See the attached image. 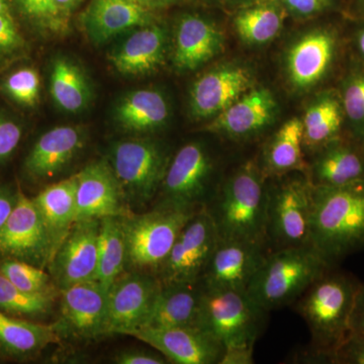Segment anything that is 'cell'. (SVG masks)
<instances>
[{"mask_svg":"<svg viewBox=\"0 0 364 364\" xmlns=\"http://www.w3.org/2000/svg\"><path fill=\"white\" fill-rule=\"evenodd\" d=\"M133 1L145 7V9H150V11H156L158 9L173 6L181 0H133Z\"/></svg>","mask_w":364,"mask_h":364,"instance_id":"cell-49","label":"cell"},{"mask_svg":"<svg viewBox=\"0 0 364 364\" xmlns=\"http://www.w3.org/2000/svg\"><path fill=\"white\" fill-rule=\"evenodd\" d=\"M200 208L162 200L145 214L131 213L122 217L127 264L138 272L157 275L182 229Z\"/></svg>","mask_w":364,"mask_h":364,"instance_id":"cell-5","label":"cell"},{"mask_svg":"<svg viewBox=\"0 0 364 364\" xmlns=\"http://www.w3.org/2000/svg\"><path fill=\"white\" fill-rule=\"evenodd\" d=\"M306 168L303 121L294 117L282 124L267 144L260 169L265 176L304 172Z\"/></svg>","mask_w":364,"mask_h":364,"instance_id":"cell-29","label":"cell"},{"mask_svg":"<svg viewBox=\"0 0 364 364\" xmlns=\"http://www.w3.org/2000/svg\"><path fill=\"white\" fill-rule=\"evenodd\" d=\"M41 79L33 68H21L13 72L2 83L7 97L25 107H35L39 102Z\"/></svg>","mask_w":364,"mask_h":364,"instance_id":"cell-38","label":"cell"},{"mask_svg":"<svg viewBox=\"0 0 364 364\" xmlns=\"http://www.w3.org/2000/svg\"><path fill=\"white\" fill-rule=\"evenodd\" d=\"M351 331L364 334V284H360L354 301L350 318Z\"/></svg>","mask_w":364,"mask_h":364,"instance_id":"cell-45","label":"cell"},{"mask_svg":"<svg viewBox=\"0 0 364 364\" xmlns=\"http://www.w3.org/2000/svg\"><path fill=\"white\" fill-rule=\"evenodd\" d=\"M18 202V195H14L9 188L0 186V228L4 226L13 213Z\"/></svg>","mask_w":364,"mask_h":364,"instance_id":"cell-47","label":"cell"},{"mask_svg":"<svg viewBox=\"0 0 364 364\" xmlns=\"http://www.w3.org/2000/svg\"><path fill=\"white\" fill-rule=\"evenodd\" d=\"M313 189L305 177L286 179L267 188V249L312 246Z\"/></svg>","mask_w":364,"mask_h":364,"instance_id":"cell-6","label":"cell"},{"mask_svg":"<svg viewBox=\"0 0 364 364\" xmlns=\"http://www.w3.org/2000/svg\"><path fill=\"white\" fill-rule=\"evenodd\" d=\"M56 246L33 200L18 191V202L0 228V257L49 267Z\"/></svg>","mask_w":364,"mask_h":364,"instance_id":"cell-10","label":"cell"},{"mask_svg":"<svg viewBox=\"0 0 364 364\" xmlns=\"http://www.w3.org/2000/svg\"><path fill=\"white\" fill-rule=\"evenodd\" d=\"M360 282L350 274L328 270L296 299L306 321L316 356L326 358L350 333V318Z\"/></svg>","mask_w":364,"mask_h":364,"instance_id":"cell-2","label":"cell"},{"mask_svg":"<svg viewBox=\"0 0 364 364\" xmlns=\"http://www.w3.org/2000/svg\"><path fill=\"white\" fill-rule=\"evenodd\" d=\"M77 176L47 186L33 198L57 249L77 220Z\"/></svg>","mask_w":364,"mask_h":364,"instance_id":"cell-27","label":"cell"},{"mask_svg":"<svg viewBox=\"0 0 364 364\" xmlns=\"http://www.w3.org/2000/svg\"><path fill=\"white\" fill-rule=\"evenodd\" d=\"M169 117V105L161 92L138 90L129 93L117 105L116 119L124 130L148 133L161 128Z\"/></svg>","mask_w":364,"mask_h":364,"instance_id":"cell-28","label":"cell"},{"mask_svg":"<svg viewBox=\"0 0 364 364\" xmlns=\"http://www.w3.org/2000/svg\"><path fill=\"white\" fill-rule=\"evenodd\" d=\"M100 219L76 221L53 256L50 274L59 289L97 280Z\"/></svg>","mask_w":364,"mask_h":364,"instance_id":"cell-12","label":"cell"},{"mask_svg":"<svg viewBox=\"0 0 364 364\" xmlns=\"http://www.w3.org/2000/svg\"><path fill=\"white\" fill-rule=\"evenodd\" d=\"M325 363L364 364V334L350 331L338 347L326 358Z\"/></svg>","mask_w":364,"mask_h":364,"instance_id":"cell-40","label":"cell"},{"mask_svg":"<svg viewBox=\"0 0 364 364\" xmlns=\"http://www.w3.org/2000/svg\"><path fill=\"white\" fill-rule=\"evenodd\" d=\"M76 207L77 220L124 217L131 214L119 181L109 160L102 159L86 165L77 174Z\"/></svg>","mask_w":364,"mask_h":364,"instance_id":"cell-16","label":"cell"},{"mask_svg":"<svg viewBox=\"0 0 364 364\" xmlns=\"http://www.w3.org/2000/svg\"><path fill=\"white\" fill-rule=\"evenodd\" d=\"M242 1H245V0H242Z\"/></svg>","mask_w":364,"mask_h":364,"instance_id":"cell-53","label":"cell"},{"mask_svg":"<svg viewBox=\"0 0 364 364\" xmlns=\"http://www.w3.org/2000/svg\"><path fill=\"white\" fill-rule=\"evenodd\" d=\"M284 6L296 16H312L331 6L332 0H282Z\"/></svg>","mask_w":364,"mask_h":364,"instance_id":"cell-44","label":"cell"},{"mask_svg":"<svg viewBox=\"0 0 364 364\" xmlns=\"http://www.w3.org/2000/svg\"><path fill=\"white\" fill-rule=\"evenodd\" d=\"M252 85V78L245 68L234 65L217 67L203 74L191 90V114L208 119L224 112Z\"/></svg>","mask_w":364,"mask_h":364,"instance_id":"cell-18","label":"cell"},{"mask_svg":"<svg viewBox=\"0 0 364 364\" xmlns=\"http://www.w3.org/2000/svg\"><path fill=\"white\" fill-rule=\"evenodd\" d=\"M127 248L122 217L100 219L97 280L109 289L114 280L124 272Z\"/></svg>","mask_w":364,"mask_h":364,"instance_id":"cell-32","label":"cell"},{"mask_svg":"<svg viewBox=\"0 0 364 364\" xmlns=\"http://www.w3.org/2000/svg\"><path fill=\"white\" fill-rule=\"evenodd\" d=\"M336 47V35L327 28L314 30L296 41L287 57L291 85L298 90L317 85L329 70Z\"/></svg>","mask_w":364,"mask_h":364,"instance_id":"cell-20","label":"cell"},{"mask_svg":"<svg viewBox=\"0 0 364 364\" xmlns=\"http://www.w3.org/2000/svg\"><path fill=\"white\" fill-rule=\"evenodd\" d=\"M53 100L63 111L79 112L90 100V90L85 74L71 60H55L51 72Z\"/></svg>","mask_w":364,"mask_h":364,"instance_id":"cell-34","label":"cell"},{"mask_svg":"<svg viewBox=\"0 0 364 364\" xmlns=\"http://www.w3.org/2000/svg\"><path fill=\"white\" fill-rule=\"evenodd\" d=\"M341 104L344 116L358 132L363 140L364 136V69L349 74L344 81Z\"/></svg>","mask_w":364,"mask_h":364,"instance_id":"cell-37","label":"cell"},{"mask_svg":"<svg viewBox=\"0 0 364 364\" xmlns=\"http://www.w3.org/2000/svg\"><path fill=\"white\" fill-rule=\"evenodd\" d=\"M55 298L21 291L0 274V311L14 315L41 317L51 312Z\"/></svg>","mask_w":364,"mask_h":364,"instance_id":"cell-36","label":"cell"},{"mask_svg":"<svg viewBox=\"0 0 364 364\" xmlns=\"http://www.w3.org/2000/svg\"><path fill=\"white\" fill-rule=\"evenodd\" d=\"M277 102L272 93L257 88L245 93L205 127L210 133L240 138L257 133L274 119Z\"/></svg>","mask_w":364,"mask_h":364,"instance_id":"cell-22","label":"cell"},{"mask_svg":"<svg viewBox=\"0 0 364 364\" xmlns=\"http://www.w3.org/2000/svg\"><path fill=\"white\" fill-rule=\"evenodd\" d=\"M0 274L26 293L59 298L60 289L51 274L25 261L4 258L0 260Z\"/></svg>","mask_w":364,"mask_h":364,"instance_id":"cell-35","label":"cell"},{"mask_svg":"<svg viewBox=\"0 0 364 364\" xmlns=\"http://www.w3.org/2000/svg\"><path fill=\"white\" fill-rule=\"evenodd\" d=\"M267 205L264 174L255 163L248 162L227 179L213 207L205 205L214 220L219 240L265 246Z\"/></svg>","mask_w":364,"mask_h":364,"instance_id":"cell-3","label":"cell"},{"mask_svg":"<svg viewBox=\"0 0 364 364\" xmlns=\"http://www.w3.org/2000/svg\"><path fill=\"white\" fill-rule=\"evenodd\" d=\"M356 46H358V50L361 56L364 58V28H361L356 35Z\"/></svg>","mask_w":364,"mask_h":364,"instance_id":"cell-50","label":"cell"},{"mask_svg":"<svg viewBox=\"0 0 364 364\" xmlns=\"http://www.w3.org/2000/svg\"><path fill=\"white\" fill-rule=\"evenodd\" d=\"M341 100L333 93H326L306 111L301 119L304 147L320 150L339 138L344 119Z\"/></svg>","mask_w":364,"mask_h":364,"instance_id":"cell-31","label":"cell"},{"mask_svg":"<svg viewBox=\"0 0 364 364\" xmlns=\"http://www.w3.org/2000/svg\"><path fill=\"white\" fill-rule=\"evenodd\" d=\"M80 127H56L41 136L26 158L25 170L36 181L53 178L70 164L85 147Z\"/></svg>","mask_w":364,"mask_h":364,"instance_id":"cell-21","label":"cell"},{"mask_svg":"<svg viewBox=\"0 0 364 364\" xmlns=\"http://www.w3.org/2000/svg\"><path fill=\"white\" fill-rule=\"evenodd\" d=\"M364 177V150L340 138L321 148L311 169L314 186H337Z\"/></svg>","mask_w":364,"mask_h":364,"instance_id":"cell-26","label":"cell"},{"mask_svg":"<svg viewBox=\"0 0 364 364\" xmlns=\"http://www.w3.org/2000/svg\"><path fill=\"white\" fill-rule=\"evenodd\" d=\"M261 244L219 240L202 279L205 289L246 293L249 284L267 256Z\"/></svg>","mask_w":364,"mask_h":364,"instance_id":"cell-17","label":"cell"},{"mask_svg":"<svg viewBox=\"0 0 364 364\" xmlns=\"http://www.w3.org/2000/svg\"><path fill=\"white\" fill-rule=\"evenodd\" d=\"M107 296L109 289L97 280L60 289V334L83 340L107 336Z\"/></svg>","mask_w":364,"mask_h":364,"instance_id":"cell-13","label":"cell"},{"mask_svg":"<svg viewBox=\"0 0 364 364\" xmlns=\"http://www.w3.org/2000/svg\"><path fill=\"white\" fill-rule=\"evenodd\" d=\"M224 37L210 21L195 14L182 16L174 37L173 63L182 71H193L222 51Z\"/></svg>","mask_w":364,"mask_h":364,"instance_id":"cell-23","label":"cell"},{"mask_svg":"<svg viewBox=\"0 0 364 364\" xmlns=\"http://www.w3.org/2000/svg\"><path fill=\"white\" fill-rule=\"evenodd\" d=\"M23 136L20 124L0 114V162H6L18 148Z\"/></svg>","mask_w":364,"mask_h":364,"instance_id":"cell-42","label":"cell"},{"mask_svg":"<svg viewBox=\"0 0 364 364\" xmlns=\"http://www.w3.org/2000/svg\"><path fill=\"white\" fill-rule=\"evenodd\" d=\"M25 46L11 14H0V58L21 51Z\"/></svg>","mask_w":364,"mask_h":364,"instance_id":"cell-41","label":"cell"},{"mask_svg":"<svg viewBox=\"0 0 364 364\" xmlns=\"http://www.w3.org/2000/svg\"><path fill=\"white\" fill-rule=\"evenodd\" d=\"M158 352V351H157ZM145 349H126L114 356V361L119 364H164L168 363L161 353Z\"/></svg>","mask_w":364,"mask_h":364,"instance_id":"cell-43","label":"cell"},{"mask_svg":"<svg viewBox=\"0 0 364 364\" xmlns=\"http://www.w3.org/2000/svg\"><path fill=\"white\" fill-rule=\"evenodd\" d=\"M212 173V159L203 146L186 144L167 167L161 186L163 200L186 207H203Z\"/></svg>","mask_w":364,"mask_h":364,"instance_id":"cell-15","label":"cell"},{"mask_svg":"<svg viewBox=\"0 0 364 364\" xmlns=\"http://www.w3.org/2000/svg\"><path fill=\"white\" fill-rule=\"evenodd\" d=\"M203 289L202 282L161 284L145 327H198Z\"/></svg>","mask_w":364,"mask_h":364,"instance_id":"cell-25","label":"cell"},{"mask_svg":"<svg viewBox=\"0 0 364 364\" xmlns=\"http://www.w3.org/2000/svg\"><path fill=\"white\" fill-rule=\"evenodd\" d=\"M107 160L129 205H144L154 198L169 164L165 151L147 139L119 141Z\"/></svg>","mask_w":364,"mask_h":364,"instance_id":"cell-8","label":"cell"},{"mask_svg":"<svg viewBox=\"0 0 364 364\" xmlns=\"http://www.w3.org/2000/svg\"><path fill=\"white\" fill-rule=\"evenodd\" d=\"M284 9L275 1H262L242 9L234 18L240 39L248 45L267 44L280 32Z\"/></svg>","mask_w":364,"mask_h":364,"instance_id":"cell-33","label":"cell"},{"mask_svg":"<svg viewBox=\"0 0 364 364\" xmlns=\"http://www.w3.org/2000/svg\"><path fill=\"white\" fill-rule=\"evenodd\" d=\"M161 282L143 272H124L114 280L107 296V336L131 332L147 325Z\"/></svg>","mask_w":364,"mask_h":364,"instance_id":"cell-11","label":"cell"},{"mask_svg":"<svg viewBox=\"0 0 364 364\" xmlns=\"http://www.w3.org/2000/svg\"><path fill=\"white\" fill-rule=\"evenodd\" d=\"M83 0H52L53 6L62 25L68 26L69 18Z\"/></svg>","mask_w":364,"mask_h":364,"instance_id":"cell-48","label":"cell"},{"mask_svg":"<svg viewBox=\"0 0 364 364\" xmlns=\"http://www.w3.org/2000/svg\"><path fill=\"white\" fill-rule=\"evenodd\" d=\"M157 23L155 11L133 0H91L82 16L86 35L95 45H102L135 28Z\"/></svg>","mask_w":364,"mask_h":364,"instance_id":"cell-19","label":"cell"},{"mask_svg":"<svg viewBox=\"0 0 364 364\" xmlns=\"http://www.w3.org/2000/svg\"><path fill=\"white\" fill-rule=\"evenodd\" d=\"M128 336L150 345L171 363L220 364L225 352L223 345L200 327H144Z\"/></svg>","mask_w":364,"mask_h":364,"instance_id":"cell-14","label":"cell"},{"mask_svg":"<svg viewBox=\"0 0 364 364\" xmlns=\"http://www.w3.org/2000/svg\"><path fill=\"white\" fill-rule=\"evenodd\" d=\"M311 245L331 267L364 248V177L314 186Z\"/></svg>","mask_w":364,"mask_h":364,"instance_id":"cell-1","label":"cell"},{"mask_svg":"<svg viewBox=\"0 0 364 364\" xmlns=\"http://www.w3.org/2000/svg\"><path fill=\"white\" fill-rule=\"evenodd\" d=\"M332 267L312 246L268 252L246 294L265 313L293 304Z\"/></svg>","mask_w":364,"mask_h":364,"instance_id":"cell-4","label":"cell"},{"mask_svg":"<svg viewBox=\"0 0 364 364\" xmlns=\"http://www.w3.org/2000/svg\"><path fill=\"white\" fill-rule=\"evenodd\" d=\"M21 16L41 30L63 33L62 25L53 6L52 0H13Z\"/></svg>","mask_w":364,"mask_h":364,"instance_id":"cell-39","label":"cell"},{"mask_svg":"<svg viewBox=\"0 0 364 364\" xmlns=\"http://www.w3.org/2000/svg\"><path fill=\"white\" fill-rule=\"evenodd\" d=\"M219 243V235L207 205H203L179 234L156 277L161 284L202 282Z\"/></svg>","mask_w":364,"mask_h":364,"instance_id":"cell-9","label":"cell"},{"mask_svg":"<svg viewBox=\"0 0 364 364\" xmlns=\"http://www.w3.org/2000/svg\"><path fill=\"white\" fill-rule=\"evenodd\" d=\"M363 150H364V136H363Z\"/></svg>","mask_w":364,"mask_h":364,"instance_id":"cell-52","label":"cell"},{"mask_svg":"<svg viewBox=\"0 0 364 364\" xmlns=\"http://www.w3.org/2000/svg\"><path fill=\"white\" fill-rule=\"evenodd\" d=\"M203 289L198 327L220 342L225 350L254 348L267 313L258 308L246 293Z\"/></svg>","mask_w":364,"mask_h":364,"instance_id":"cell-7","label":"cell"},{"mask_svg":"<svg viewBox=\"0 0 364 364\" xmlns=\"http://www.w3.org/2000/svg\"><path fill=\"white\" fill-rule=\"evenodd\" d=\"M0 14H11L9 0H0Z\"/></svg>","mask_w":364,"mask_h":364,"instance_id":"cell-51","label":"cell"},{"mask_svg":"<svg viewBox=\"0 0 364 364\" xmlns=\"http://www.w3.org/2000/svg\"><path fill=\"white\" fill-rule=\"evenodd\" d=\"M59 341L56 326L18 320L0 312V349L9 355L28 358Z\"/></svg>","mask_w":364,"mask_h":364,"instance_id":"cell-30","label":"cell"},{"mask_svg":"<svg viewBox=\"0 0 364 364\" xmlns=\"http://www.w3.org/2000/svg\"><path fill=\"white\" fill-rule=\"evenodd\" d=\"M253 363V348L237 347L227 349L220 364H250Z\"/></svg>","mask_w":364,"mask_h":364,"instance_id":"cell-46","label":"cell"},{"mask_svg":"<svg viewBox=\"0 0 364 364\" xmlns=\"http://www.w3.org/2000/svg\"><path fill=\"white\" fill-rule=\"evenodd\" d=\"M166 44V32L161 26H142L112 53L109 61L124 75H146L164 61Z\"/></svg>","mask_w":364,"mask_h":364,"instance_id":"cell-24","label":"cell"}]
</instances>
